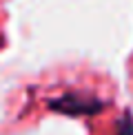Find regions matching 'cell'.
Wrapping results in <instances>:
<instances>
[{"label": "cell", "instance_id": "obj_1", "mask_svg": "<svg viewBox=\"0 0 133 135\" xmlns=\"http://www.w3.org/2000/svg\"><path fill=\"white\" fill-rule=\"evenodd\" d=\"M49 106L55 111V113H62V115H93L100 113V111L107 106L104 100L96 98V95H89V93H64L62 98L49 102Z\"/></svg>", "mask_w": 133, "mask_h": 135}, {"label": "cell", "instance_id": "obj_2", "mask_svg": "<svg viewBox=\"0 0 133 135\" xmlns=\"http://www.w3.org/2000/svg\"><path fill=\"white\" fill-rule=\"evenodd\" d=\"M115 135H133V115L124 113L118 122V128H115Z\"/></svg>", "mask_w": 133, "mask_h": 135}]
</instances>
